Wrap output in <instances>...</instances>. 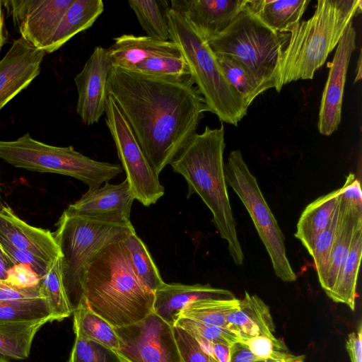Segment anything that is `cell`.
I'll return each mask as SVG.
<instances>
[{"mask_svg":"<svg viewBox=\"0 0 362 362\" xmlns=\"http://www.w3.org/2000/svg\"><path fill=\"white\" fill-rule=\"evenodd\" d=\"M0 158L30 171L72 177L86 184L88 190L101 187L123 170L119 164L92 159L71 146L60 147L42 143L28 132L14 141L0 140Z\"/></svg>","mask_w":362,"mask_h":362,"instance_id":"cell-7","label":"cell"},{"mask_svg":"<svg viewBox=\"0 0 362 362\" xmlns=\"http://www.w3.org/2000/svg\"><path fill=\"white\" fill-rule=\"evenodd\" d=\"M247 0H171L170 8L185 17L207 41L244 9Z\"/></svg>","mask_w":362,"mask_h":362,"instance_id":"cell-17","label":"cell"},{"mask_svg":"<svg viewBox=\"0 0 362 362\" xmlns=\"http://www.w3.org/2000/svg\"><path fill=\"white\" fill-rule=\"evenodd\" d=\"M339 196L340 188L316 199L302 212L294 235L310 255L318 235L331 222L339 205Z\"/></svg>","mask_w":362,"mask_h":362,"instance_id":"cell-22","label":"cell"},{"mask_svg":"<svg viewBox=\"0 0 362 362\" xmlns=\"http://www.w3.org/2000/svg\"><path fill=\"white\" fill-rule=\"evenodd\" d=\"M2 1L0 0V51L6 42V37L4 26V16L2 11Z\"/></svg>","mask_w":362,"mask_h":362,"instance_id":"cell-49","label":"cell"},{"mask_svg":"<svg viewBox=\"0 0 362 362\" xmlns=\"http://www.w3.org/2000/svg\"><path fill=\"white\" fill-rule=\"evenodd\" d=\"M15 27L33 47L45 49L74 0L1 1Z\"/></svg>","mask_w":362,"mask_h":362,"instance_id":"cell-12","label":"cell"},{"mask_svg":"<svg viewBox=\"0 0 362 362\" xmlns=\"http://www.w3.org/2000/svg\"><path fill=\"white\" fill-rule=\"evenodd\" d=\"M0 189H1V188H0ZM2 206H3V205H2L1 202V194H0V207H2Z\"/></svg>","mask_w":362,"mask_h":362,"instance_id":"cell-52","label":"cell"},{"mask_svg":"<svg viewBox=\"0 0 362 362\" xmlns=\"http://www.w3.org/2000/svg\"><path fill=\"white\" fill-rule=\"evenodd\" d=\"M134 232L132 223H110L62 213L52 233L62 252L63 283L72 313L82 303L83 272L90 259Z\"/></svg>","mask_w":362,"mask_h":362,"instance_id":"cell-6","label":"cell"},{"mask_svg":"<svg viewBox=\"0 0 362 362\" xmlns=\"http://www.w3.org/2000/svg\"><path fill=\"white\" fill-rule=\"evenodd\" d=\"M230 346L223 344H213L212 356L218 362H229Z\"/></svg>","mask_w":362,"mask_h":362,"instance_id":"cell-47","label":"cell"},{"mask_svg":"<svg viewBox=\"0 0 362 362\" xmlns=\"http://www.w3.org/2000/svg\"><path fill=\"white\" fill-rule=\"evenodd\" d=\"M310 0H247L250 13L271 30L289 33L300 20Z\"/></svg>","mask_w":362,"mask_h":362,"instance_id":"cell-23","label":"cell"},{"mask_svg":"<svg viewBox=\"0 0 362 362\" xmlns=\"http://www.w3.org/2000/svg\"><path fill=\"white\" fill-rule=\"evenodd\" d=\"M39 287L42 296L47 301L52 322L62 321L72 314L63 283L62 257L51 263L45 275L40 278Z\"/></svg>","mask_w":362,"mask_h":362,"instance_id":"cell-31","label":"cell"},{"mask_svg":"<svg viewBox=\"0 0 362 362\" xmlns=\"http://www.w3.org/2000/svg\"><path fill=\"white\" fill-rule=\"evenodd\" d=\"M245 344L258 359L274 358L288 352L284 344L275 337L259 335L250 338Z\"/></svg>","mask_w":362,"mask_h":362,"instance_id":"cell-41","label":"cell"},{"mask_svg":"<svg viewBox=\"0 0 362 362\" xmlns=\"http://www.w3.org/2000/svg\"><path fill=\"white\" fill-rule=\"evenodd\" d=\"M4 281L16 288H30L37 286L40 278L30 265L17 264L8 269Z\"/></svg>","mask_w":362,"mask_h":362,"instance_id":"cell-42","label":"cell"},{"mask_svg":"<svg viewBox=\"0 0 362 362\" xmlns=\"http://www.w3.org/2000/svg\"><path fill=\"white\" fill-rule=\"evenodd\" d=\"M103 10L102 0H74L45 49L46 53L57 51L74 35L90 28Z\"/></svg>","mask_w":362,"mask_h":362,"instance_id":"cell-24","label":"cell"},{"mask_svg":"<svg viewBox=\"0 0 362 362\" xmlns=\"http://www.w3.org/2000/svg\"><path fill=\"white\" fill-rule=\"evenodd\" d=\"M362 220V211L348 207L340 202L334 239L329 258L325 283L322 287L328 294L334 286L346 259L352 239L354 226Z\"/></svg>","mask_w":362,"mask_h":362,"instance_id":"cell-25","label":"cell"},{"mask_svg":"<svg viewBox=\"0 0 362 362\" xmlns=\"http://www.w3.org/2000/svg\"><path fill=\"white\" fill-rule=\"evenodd\" d=\"M2 207H0V209H1Z\"/></svg>","mask_w":362,"mask_h":362,"instance_id":"cell-53","label":"cell"},{"mask_svg":"<svg viewBox=\"0 0 362 362\" xmlns=\"http://www.w3.org/2000/svg\"><path fill=\"white\" fill-rule=\"evenodd\" d=\"M129 70L163 78L179 79L190 76L189 67L182 55L152 57Z\"/></svg>","mask_w":362,"mask_h":362,"instance_id":"cell-35","label":"cell"},{"mask_svg":"<svg viewBox=\"0 0 362 362\" xmlns=\"http://www.w3.org/2000/svg\"><path fill=\"white\" fill-rule=\"evenodd\" d=\"M158 1L131 0L128 4L147 36L163 41L170 40L168 26Z\"/></svg>","mask_w":362,"mask_h":362,"instance_id":"cell-34","label":"cell"},{"mask_svg":"<svg viewBox=\"0 0 362 362\" xmlns=\"http://www.w3.org/2000/svg\"><path fill=\"white\" fill-rule=\"evenodd\" d=\"M68 362H124L117 353L97 342L76 337Z\"/></svg>","mask_w":362,"mask_h":362,"instance_id":"cell-37","label":"cell"},{"mask_svg":"<svg viewBox=\"0 0 362 362\" xmlns=\"http://www.w3.org/2000/svg\"><path fill=\"white\" fill-rule=\"evenodd\" d=\"M0 362H10V361L2 357H0Z\"/></svg>","mask_w":362,"mask_h":362,"instance_id":"cell-51","label":"cell"},{"mask_svg":"<svg viewBox=\"0 0 362 362\" xmlns=\"http://www.w3.org/2000/svg\"><path fill=\"white\" fill-rule=\"evenodd\" d=\"M362 254V220L354 226L350 248L341 271L327 296L336 303H344L354 310L356 284Z\"/></svg>","mask_w":362,"mask_h":362,"instance_id":"cell-26","label":"cell"},{"mask_svg":"<svg viewBox=\"0 0 362 362\" xmlns=\"http://www.w3.org/2000/svg\"><path fill=\"white\" fill-rule=\"evenodd\" d=\"M12 266L13 264L10 262L0 247V279L4 280L6 279V272Z\"/></svg>","mask_w":362,"mask_h":362,"instance_id":"cell-48","label":"cell"},{"mask_svg":"<svg viewBox=\"0 0 362 362\" xmlns=\"http://www.w3.org/2000/svg\"><path fill=\"white\" fill-rule=\"evenodd\" d=\"M361 0H318L314 14L290 30L288 44L274 71V88L299 79H312L338 45L354 16L361 12Z\"/></svg>","mask_w":362,"mask_h":362,"instance_id":"cell-4","label":"cell"},{"mask_svg":"<svg viewBox=\"0 0 362 362\" xmlns=\"http://www.w3.org/2000/svg\"><path fill=\"white\" fill-rule=\"evenodd\" d=\"M112 66L107 49L96 46L74 78L78 93L76 112L86 125L98 123L105 113Z\"/></svg>","mask_w":362,"mask_h":362,"instance_id":"cell-14","label":"cell"},{"mask_svg":"<svg viewBox=\"0 0 362 362\" xmlns=\"http://www.w3.org/2000/svg\"><path fill=\"white\" fill-rule=\"evenodd\" d=\"M46 54L21 37L13 42L0 60V111L40 74Z\"/></svg>","mask_w":362,"mask_h":362,"instance_id":"cell-16","label":"cell"},{"mask_svg":"<svg viewBox=\"0 0 362 362\" xmlns=\"http://www.w3.org/2000/svg\"><path fill=\"white\" fill-rule=\"evenodd\" d=\"M0 247L13 265L17 264H28L40 278L45 275L52 263L30 252L13 246L1 235Z\"/></svg>","mask_w":362,"mask_h":362,"instance_id":"cell-39","label":"cell"},{"mask_svg":"<svg viewBox=\"0 0 362 362\" xmlns=\"http://www.w3.org/2000/svg\"><path fill=\"white\" fill-rule=\"evenodd\" d=\"M257 359L245 343L238 341L230 345L229 362H254Z\"/></svg>","mask_w":362,"mask_h":362,"instance_id":"cell-46","label":"cell"},{"mask_svg":"<svg viewBox=\"0 0 362 362\" xmlns=\"http://www.w3.org/2000/svg\"><path fill=\"white\" fill-rule=\"evenodd\" d=\"M105 113L107 127L135 199L145 206L156 204L165 192L159 175L151 165L129 124L109 94Z\"/></svg>","mask_w":362,"mask_h":362,"instance_id":"cell-10","label":"cell"},{"mask_svg":"<svg viewBox=\"0 0 362 362\" xmlns=\"http://www.w3.org/2000/svg\"><path fill=\"white\" fill-rule=\"evenodd\" d=\"M124 243L136 276L154 292L164 281L146 245L136 232L129 234Z\"/></svg>","mask_w":362,"mask_h":362,"instance_id":"cell-33","label":"cell"},{"mask_svg":"<svg viewBox=\"0 0 362 362\" xmlns=\"http://www.w3.org/2000/svg\"><path fill=\"white\" fill-rule=\"evenodd\" d=\"M289 37V33L271 30L244 8L224 30L208 43L215 54L230 56L260 77L274 83L276 62Z\"/></svg>","mask_w":362,"mask_h":362,"instance_id":"cell-8","label":"cell"},{"mask_svg":"<svg viewBox=\"0 0 362 362\" xmlns=\"http://www.w3.org/2000/svg\"><path fill=\"white\" fill-rule=\"evenodd\" d=\"M173 331L183 362H218L207 354L199 342L185 330L174 325Z\"/></svg>","mask_w":362,"mask_h":362,"instance_id":"cell-40","label":"cell"},{"mask_svg":"<svg viewBox=\"0 0 362 362\" xmlns=\"http://www.w3.org/2000/svg\"><path fill=\"white\" fill-rule=\"evenodd\" d=\"M72 314L76 337L97 342L115 351L119 349L115 328L92 311L83 301Z\"/></svg>","mask_w":362,"mask_h":362,"instance_id":"cell-29","label":"cell"},{"mask_svg":"<svg viewBox=\"0 0 362 362\" xmlns=\"http://www.w3.org/2000/svg\"><path fill=\"white\" fill-rule=\"evenodd\" d=\"M124 240L94 255L82 279L83 301L114 328L137 322L153 309L154 292L136 276Z\"/></svg>","mask_w":362,"mask_h":362,"instance_id":"cell-2","label":"cell"},{"mask_svg":"<svg viewBox=\"0 0 362 362\" xmlns=\"http://www.w3.org/2000/svg\"><path fill=\"white\" fill-rule=\"evenodd\" d=\"M226 329L244 343L259 335L273 337L275 331L269 308L257 296L247 291L238 307L227 317Z\"/></svg>","mask_w":362,"mask_h":362,"instance_id":"cell-21","label":"cell"},{"mask_svg":"<svg viewBox=\"0 0 362 362\" xmlns=\"http://www.w3.org/2000/svg\"><path fill=\"white\" fill-rule=\"evenodd\" d=\"M124 362H183L170 325L153 312L143 320L115 328Z\"/></svg>","mask_w":362,"mask_h":362,"instance_id":"cell-11","label":"cell"},{"mask_svg":"<svg viewBox=\"0 0 362 362\" xmlns=\"http://www.w3.org/2000/svg\"><path fill=\"white\" fill-rule=\"evenodd\" d=\"M42 297L39 285L30 288H18L0 279V300Z\"/></svg>","mask_w":362,"mask_h":362,"instance_id":"cell-44","label":"cell"},{"mask_svg":"<svg viewBox=\"0 0 362 362\" xmlns=\"http://www.w3.org/2000/svg\"><path fill=\"white\" fill-rule=\"evenodd\" d=\"M165 16L170 40L179 48L209 112L222 122L237 126L247 115L248 107L227 81L208 41L185 17L170 7Z\"/></svg>","mask_w":362,"mask_h":362,"instance_id":"cell-5","label":"cell"},{"mask_svg":"<svg viewBox=\"0 0 362 362\" xmlns=\"http://www.w3.org/2000/svg\"><path fill=\"white\" fill-rule=\"evenodd\" d=\"M215 55L227 81L238 93L247 107L259 95L274 88L273 82L260 77L238 59L226 54Z\"/></svg>","mask_w":362,"mask_h":362,"instance_id":"cell-27","label":"cell"},{"mask_svg":"<svg viewBox=\"0 0 362 362\" xmlns=\"http://www.w3.org/2000/svg\"><path fill=\"white\" fill-rule=\"evenodd\" d=\"M356 37L351 22L337 45L332 61L327 64L329 71L321 98L317 122L320 133L325 136L337 130L341 122L344 88L351 57L356 49Z\"/></svg>","mask_w":362,"mask_h":362,"instance_id":"cell-13","label":"cell"},{"mask_svg":"<svg viewBox=\"0 0 362 362\" xmlns=\"http://www.w3.org/2000/svg\"><path fill=\"white\" fill-rule=\"evenodd\" d=\"M0 235L13 246L30 252L49 262L62 257L53 233L29 225L8 206L0 209Z\"/></svg>","mask_w":362,"mask_h":362,"instance_id":"cell-18","label":"cell"},{"mask_svg":"<svg viewBox=\"0 0 362 362\" xmlns=\"http://www.w3.org/2000/svg\"><path fill=\"white\" fill-rule=\"evenodd\" d=\"M227 185L232 187L249 213L272 262L275 274L293 282L296 275L286 253L284 236L240 150L230 152L224 163Z\"/></svg>","mask_w":362,"mask_h":362,"instance_id":"cell-9","label":"cell"},{"mask_svg":"<svg viewBox=\"0 0 362 362\" xmlns=\"http://www.w3.org/2000/svg\"><path fill=\"white\" fill-rule=\"evenodd\" d=\"M361 78V52H360L359 58L357 64V71H356V76L355 78V81L356 82L358 80H360Z\"/></svg>","mask_w":362,"mask_h":362,"instance_id":"cell-50","label":"cell"},{"mask_svg":"<svg viewBox=\"0 0 362 362\" xmlns=\"http://www.w3.org/2000/svg\"><path fill=\"white\" fill-rule=\"evenodd\" d=\"M153 312L174 326L180 312L192 301L203 298H233L230 291L209 284H167L163 282L154 291Z\"/></svg>","mask_w":362,"mask_h":362,"instance_id":"cell-19","label":"cell"},{"mask_svg":"<svg viewBox=\"0 0 362 362\" xmlns=\"http://www.w3.org/2000/svg\"><path fill=\"white\" fill-rule=\"evenodd\" d=\"M338 209L339 205L331 222L316 239L311 255L322 288L327 275L330 255L337 226Z\"/></svg>","mask_w":362,"mask_h":362,"instance_id":"cell-36","label":"cell"},{"mask_svg":"<svg viewBox=\"0 0 362 362\" xmlns=\"http://www.w3.org/2000/svg\"><path fill=\"white\" fill-rule=\"evenodd\" d=\"M48 322L0 324V357L8 360L27 358L36 333Z\"/></svg>","mask_w":362,"mask_h":362,"instance_id":"cell-28","label":"cell"},{"mask_svg":"<svg viewBox=\"0 0 362 362\" xmlns=\"http://www.w3.org/2000/svg\"><path fill=\"white\" fill-rule=\"evenodd\" d=\"M107 93L158 175L197 133L204 112H209L191 76L163 78L112 66Z\"/></svg>","mask_w":362,"mask_h":362,"instance_id":"cell-1","label":"cell"},{"mask_svg":"<svg viewBox=\"0 0 362 362\" xmlns=\"http://www.w3.org/2000/svg\"><path fill=\"white\" fill-rule=\"evenodd\" d=\"M224 126L195 133L173 158L169 165L187 183V198L198 194L213 215V223L228 243L234 263L243 264L244 254L238 238L236 221L230 203L225 179Z\"/></svg>","mask_w":362,"mask_h":362,"instance_id":"cell-3","label":"cell"},{"mask_svg":"<svg viewBox=\"0 0 362 362\" xmlns=\"http://www.w3.org/2000/svg\"><path fill=\"white\" fill-rule=\"evenodd\" d=\"M188 332L194 337L204 339L213 344L232 345L239 341L229 330L187 318H178L175 325Z\"/></svg>","mask_w":362,"mask_h":362,"instance_id":"cell-38","label":"cell"},{"mask_svg":"<svg viewBox=\"0 0 362 362\" xmlns=\"http://www.w3.org/2000/svg\"><path fill=\"white\" fill-rule=\"evenodd\" d=\"M239 301L236 298L199 299L187 304L177 315V320L187 318L226 329L227 317L238 307Z\"/></svg>","mask_w":362,"mask_h":362,"instance_id":"cell-30","label":"cell"},{"mask_svg":"<svg viewBox=\"0 0 362 362\" xmlns=\"http://www.w3.org/2000/svg\"><path fill=\"white\" fill-rule=\"evenodd\" d=\"M362 327L360 323L356 332L348 335L346 348L349 355L351 362H362Z\"/></svg>","mask_w":362,"mask_h":362,"instance_id":"cell-45","label":"cell"},{"mask_svg":"<svg viewBox=\"0 0 362 362\" xmlns=\"http://www.w3.org/2000/svg\"><path fill=\"white\" fill-rule=\"evenodd\" d=\"M340 202L351 209L362 211L361 185L353 173L348 175L344 185L340 188Z\"/></svg>","mask_w":362,"mask_h":362,"instance_id":"cell-43","label":"cell"},{"mask_svg":"<svg viewBox=\"0 0 362 362\" xmlns=\"http://www.w3.org/2000/svg\"><path fill=\"white\" fill-rule=\"evenodd\" d=\"M135 197L127 179L119 184L108 182L88 190L64 210L69 216H81L102 222L131 224L130 212Z\"/></svg>","mask_w":362,"mask_h":362,"instance_id":"cell-15","label":"cell"},{"mask_svg":"<svg viewBox=\"0 0 362 362\" xmlns=\"http://www.w3.org/2000/svg\"><path fill=\"white\" fill-rule=\"evenodd\" d=\"M52 322V314L45 298L0 300V324Z\"/></svg>","mask_w":362,"mask_h":362,"instance_id":"cell-32","label":"cell"},{"mask_svg":"<svg viewBox=\"0 0 362 362\" xmlns=\"http://www.w3.org/2000/svg\"><path fill=\"white\" fill-rule=\"evenodd\" d=\"M112 66L131 69L146 59L156 56H180V51L171 40L163 41L145 36L124 34L114 39L107 49Z\"/></svg>","mask_w":362,"mask_h":362,"instance_id":"cell-20","label":"cell"}]
</instances>
